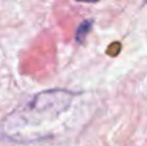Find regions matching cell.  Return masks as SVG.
I'll use <instances>...</instances> for the list:
<instances>
[{
	"instance_id": "1",
	"label": "cell",
	"mask_w": 147,
	"mask_h": 146,
	"mask_svg": "<svg viewBox=\"0 0 147 146\" xmlns=\"http://www.w3.org/2000/svg\"><path fill=\"white\" fill-rule=\"evenodd\" d=\"M92 25H93V22H92L90 20L84 21V22L80 25V27L78 28V32H76V40H78L79 43H83V41H84L86 34H88L89 30H90Z\"/></svg>"
},
{
	"instance_id": "2",
	"label": "cell",
	"mask_w": 147,
	"mask_h": 146,
	"mask_svg": "<svg viewBox=\"0 0 147 146\" xmlns=\"http://www.w3.org/2000/svg\"><path fill=\"white\" fill-rule=\"evenodd\" d=\"M76 1H80V3H97L99 0H76Z\"/></svg>"
}]
</instances>
